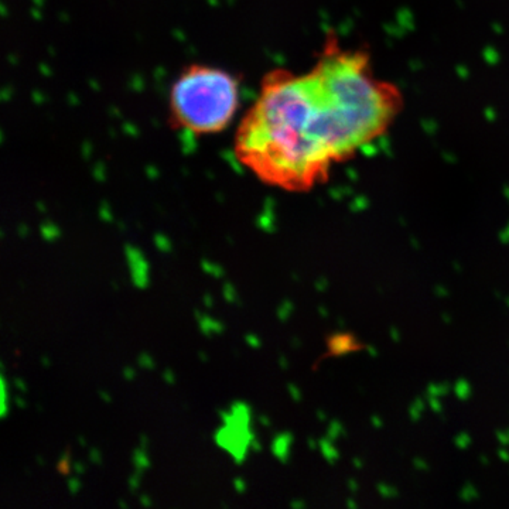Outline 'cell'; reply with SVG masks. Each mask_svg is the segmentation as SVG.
<instances>
[{"label": "cell", "instance_id": "obj_6", "mask_svg": "<svg viewBox=\"0 0 509 509\" xmlns=\"http://www.w3.org/2000/svg\"><path fill=\"white\" fill-rule=\"evenodd\" d=\"M292 443V437L287 433L279 434L275 437L273 444H272V451L273 454L278 457L280 461H286L287 454H289V446Z\"/></svg>", "mask_w": 509, "mask_h": 509}, {"label": "cell", "instance_id": "obj_3", "mask_svg": "<svg viewBox=\"0 0 509 509\" xmlns=\"http://www.w3.org/2000/svg\"><path fill=\"white\" fill-rule=\"evenodd\" d=\"M222 427L215 433L216 444L227 450L236 464H241L246 457L247 448L255 440L249 429L250 409L244 402L232 403L229 410L221 412Z\"/></svg>", "mask_w": 509, "mask_h": 509}, {"label": "cell", "instance_id": "obj_19", "mask_svg": "<svg viewBox=\"0 0 509 509\" xmlns=\"http://www.w3.org/2000/svg\"><path fill=\"white\" fill-rule=\"evenodd\" d=\"M89 460H91V463H93V464L102 463V454L99 453V450L92 448V450L89 451Z\"/></svg>", "mask_w": 509, "mask_h": 509}, {"label": "cell", "instance_id": "obj_29", "mask_svg": "<svg viewBox=\"0 0 509 509\" xmlns=\"http://www.w3.org/2000/svg\"><path fill=\"white\" fill-rule=\"evenodd\" d=\"M16 404H17L20 409H23V407L26 406V402H24V399L21 401V396H18V398H16Z\"/></svg>", "mask_w": 509, "mask_h": 509}, {"label": "cell", "instance_id": "obj_4", "mask_svg": "<svg viewBox=\"0 0 509 509\" xmlns=\"http://www.w3.org/2000/svg\"><path fill=\"white\" fill-rule=\"evenodd\" d=\"M124 256L133 286L138 289H146L149 286V263L141 250L136 246L127 245L124 247Z\"/></svg>", "mask_w": 509, "mask_h": 509}, {"label": "cell", "instance_id": "obj_7", "mask_svg": "<svg viewBox=\"0 0 509 509\" xmlns=\"http://www.w3.org/2000/svg\"><path fill=\"white\" fill-rule=\"evenodd\" d=\"M149 457H147V450L139 447L138 450H135L133 453V465H135V470L143 474L144 470L149 468Z\"/></svg>", "mask_w": 509, "mask_h": 509}, {"label": "cell", "instance_id": "obj_20", "mask_svg": "<svg viewBox=\"0 0 509 509\" xmlns=\"http://www.w3.org/2000/svg\"><path fill=\"white\" fill-rule=\"evenodd\" d=\"M163 379L167 385H174L176 384V376H174V372L170 369H166L163 372Z\"/></svg>", "mask_w": 509, "mask_h": 509}, {"label": "cell", "instance_id": "obj_22", "mask_svg": "<svg viewBox=\"0 0 509 509\" xmlns=\"http://www.w3.org/2000/svg\"><path fill=\"white\" fill-rule=\"evenodd\" d=\"M72 470L77 475H84L85 473V465L82 463H74L72 464Z\"/></svg>", "mask_w": 509, "mask_h": 509}, {"label": "cell", "instance_id": "obj_16", "mask_svg": "<svg viewBox=\"0 0 509 509\" xmlns=\"http://www.w3.org/2000/svg\"><path fill=\"white\" fill-rule=\"evenodd\" d=\"M140 477H141V474L140 473H135L130 478H129V481H127V484H129V490L132 491V492H136L138 491V488H139V484H140Z\"/></svg>", "mask_w": 509, "mask_h": 509}, {"label": "cell", "instance_id": "obj_14", "mask_svg": "<svg viewBox=\"0 0 509 509\" xmlns=\"http://www.w3.org/2000/svg\"><path fill=\"white\" fill-rule=\"evenodd\" d=\"M67 485H68V491L72 495H77L81 490V481L77 477H70L67 481Z\"/></svg>", "mask_w": 509, "mask_h": 509}, {"label": "cell", "instance_id": "obj_13", "mask_svg": "<svg viewBox=\"0 0 509 509\" xmlns=\"http://www.w3.org/2000/svg\"><path fill=\"white\" fill-rule=\"evenodd\" d=\"M58 470L61 471L62 474H70V471H71V458H70V454H64L61 457V460H60V463H58Z\"/></svg>", "mask_w": 509, "mask_h": 509}, {"label": "cell", "instance_id": "obj_9", "mask_svg": "<svg viewBox=\"0 0 509 509\" xmlns=\"http://www.w3.org/2000/svg\"><path fill=\"white\" fill-rule=\"evenodd\" d=\"M7 382H6V378L4 375L1 373L0 376V416L6 417L7 415V410H9V396H7Z\"/></svg>", "mask_w": 509, "mask_h": 509}, {"label": "cell", "instance_id": "obj_10", "mask_svg": "<svg viewBox=\"0 0 509 509\" xmlns=\"http://www.w3.org/2000/svg\"><path fill=\"white\" fill-rule=\"evenodd\" d=\"M222 294H224V298H225L228 303H231V304H235V303L238 301L236 290H235V287L232 286V283H229V281L224 283V286H222Z\"/></svg>", "mask_w": 509, "mask_h": 509}, {"label": "cell", "instance_id": "obj_25", "mask_svg": "<svg viewBox=\"0 0 509 509\" xmlns=\"http://www.w3.org/2000/svg\"><path fill=\"white\" fill-rule=\"evenodd\" d=\"M202 301H204V306H207L208 309L214 306V298H212V296H211V294H208V293L204 294Z\"/></svg>", "mask_w": 509, "mask_h": 509}, {"label": "cell", "instance_id": "obj_15", "mask_svg": "<svg viewBox=\"0 0 509 509\" xmlns=\"http://www.w3.org/2000/svg\"><path fill=\"white\" fill-rule=\"evenodd\" d=\"M245 341H246V344L250 347V348H253V350H258V348H261V345H262V341H261V338L256 335V334H247V335H245Z\"/></svg>", "mask_w": 509, "mask_h": 509}, {"label": "cell", "instance_id": "obj_8", "mask_svg": "<svg viewBox=\"0 0 509 509\" xmlns=\"http://www.w3.org/2000/svg\"><path fill=\"white\" fill-rule=\"evenodd\" d=\"M201 267H202V270H204L207 275H210V276H212V278L215 279L222 278V276L225 275V270H224V267H222L221 264H218V263L215 262H211V261H208V259H202V261H201Z\"/></svg>", "mask_w": 509, "mask_h": 509}, {"label": "cell", "instance_id": "obj_27", "mask_svg": "<svg viewBox=\"0 0 509 509\" xmlns=\"http://www.w3.org/2000/svg\"><path fill=\"white\" fill-rule=\"evenodd\" d=\"M250 448L253 450V451H256V453H259L261 450H262V446L256 441V440H253L252 443H250Z\"/></svg>", "mask_w": 509, "mask_h": 509}, {"label": "cell", "instance_id": "obj_11", "mask_svg": "<svg viewBox=\"0 0 509 509\" xmlns=\"http://www.w3.org/2000/svg\"><path fill=\"white\" fill-rule=\"evenodd\" d=\"M138 362H139V367H141L143 369H153L156 365L155 359L152 358V355L147 354V352H141L138 358Z\"/></svg>", "mask_w": 509, "mask_h": 509}, {"label": "cell", "instance_id": "obj_18", "mask_svg": "<svg viewBox=\"0 0 509 509\" xmlns=\"http://www.w3.org/2000/svg\"><path fill=\"white\" fill-rule=\"evenodd\" d=\"M233 488H235V491H236V492L242 494V492H245V491H246V482L244 481V478L238 477V478L233 479Z\"/></svg>", "mask_w": 509, "mask_h": 509}, {"label": "cell", "instance_id": "obj_23", "mask_svg": "<svg viewBox=\"0 0 509 509\" xmlns=\"http://www.w3.org/2000/svg\"><path fill=\"white\" fill-rule=\"evenodd\" d=\"M13 384H15V386L17 387V389H18V390L26 392L27 386H26V382H24L23 379H20V378H15V379H13Z\"/></svg>", "mask_w": 509, "mask_h": 509}, {"label": "cell", "instance_id": "obj_28", "mask_svg": "<svg viewBox=\"0 0 509 509\" xmlns=\"http://www.w3.org/2000/svg\"><path fill=\"white\" fill-rule=\"evenodd\" d=\"M99 396H101V399H102V401H105L106 403L112 402V398L109 396V393H106V392H99Z\"/></svg>", "mask_w": 509, "mask_h": 509}, {"label": "cell", "instance_id": "obj_30", "mask_svg": "<svg viewBox=\"0 0 509 509\" xmlns=\"http://www.w3.org/2000/svg\"><path fill=\"white\" fill-rule=\"evenodd\" d=\"M259 421L262 423L263 426H269L270 424V421H269V419L266 416H259Z\"/></svg>", "mask_w": 509, "mask_h": 509}, {"label": "cell", "instance_id": "obj_5", "mask_svg": "<svg viewBox=\"0 0 509 509\" xmlns=\"http://www.w3.org/2000/svg\"><path fill=\"white\" fill-rule=\"evenodd\" d=\"M195 318L198 321V325H200L201 333L204 335H214V334H221L225 327L221 321H218L215 318L207 316V314H202L200 311H195Z\"/></svg>", "mask_w": 509, "mask_h": 509}, {"label": "cell", "instance_id": "obj_31", "mask_svg": "<svg viewBox=\"0 0 509 509\" xmlns=\"http://www.w3.org/2000/svg\"><path fill=\"white\" fill-rule=\"evenodd\" d=\"M78 440H79V443H81V446H85V444H87V443H85V439H84V437H79V439H78Z\"/></svg>", "mask_w": 509, "mask_h": 509}, {"label": "cell", "instance_id": "obj_21", "mask_svg": "<svg viewBox=\"0 0 509 509\" xmlns=\"http://www.w3.org/2000/svg\"><path fill=\"white\" fill-rule=\"evenodd\" d=\"M123 378L126 381H133L136 378V369L132 367H126L123 369Z\"/></svg>", "mask_w": 509, "mask_h": 509}, {"label": "cell", "instance_id": "obj_2", "mask_svg": "<svg viewBox=\"0 0 509 509\" xmlns=\"http://www.w3.org/2000/svg\"><path fill=\"white\" fill-rule=\"evenodd\" d=\"M241 81L232 72L190 64L173 81L169 93L170 124L193 136L224 132L239 108Z\"/></svg>", "mask_w": 509, "mask_h": 509}, {"label": "cell", "instance_id": "obj_24", "mask_svg": "<svg viewBox=\"0 0 509 509\" xmlns=\"http://www.w3.org/2000/svg\"><path fill=\"white\" fill-rule=\"evenodd\" d=\"M139 501L140 504H141V507H144V508H150L152 507V499L147 495H141L139 498Z\"/></svg>", "mask_w": 509, "mask_h": 509}, {"label": "cell", "instance_id": "obj_12", "mask_svg": "<svg viewBox=\"0 0 509 509\" xmlns=\"http://www.w3.org/2000/svg\"><path fill=\"white\" fill-rule=\"evenodd\" d=\"M155 244L157 250H160V252H163V253H170V252H171V244H170V241L166 236L157 235L155 239Z\"/></svg>", "mask_w": 509, "mask_h": 509}, {"label": "cell", "instance_id": "obj_26", "mask_svg": "<svg viewBox=\"0 0 509 509\" xmlns=\"http://www.w3.org/2000/svg\"><path fill=\"white\" fill-rule=\"evenodd\" d=\"M147 446H149V440H147V437H146V436H141V437H140V446H139V447L144 448V450H147Z\"/></svg>", "mask_w": 509, "mask_h": 509}, {"label": "cell", "instance_id": "obj_1", "mask_svg": "<svg viewBox=\"0 0 509 509\" xmlns=\"http://www.w3.org/2000/svg\"><path fill=\"white\" fill-rule=\"evenodd\" d=\"M402 109L401 89L369 54L330 35L307 72L263 77L236 129L235 158L264 183L304 190L382 138Z\"/></svg>", "mask_w": 509, "mask_h": 509}, {"label": "cell", "instance_id": "obj_32", "mask_svg": "<svg viewBox=\"0 0 509 509\" xmlns=\"http://www.w3.org/2000/svg\"><path fill=\"white\" fill-rule=\"evenodd\" d=\"M41 361H43V365H44V367H48V365H50V364H48V359H47V358H43Z\"/></svg>", "mask_w": 509, "mask_h": 509}, {"label": "cell", "instance_id": "obj_17", "mask_svg": "<svg viewBox=\"0 0 509 509\" xmlns=\"http://www.w3.org/2000/svg\"><path fill=\"white\" fill-rule=\"evenodd\" d=\"M292 310V304L290 303H283L280 307H279V311H278V316H279V318L280 320H286L287 318V316H289V311Z\"/></svg>", "mask_w": 509, "mask_h": 509}]
</instances>
